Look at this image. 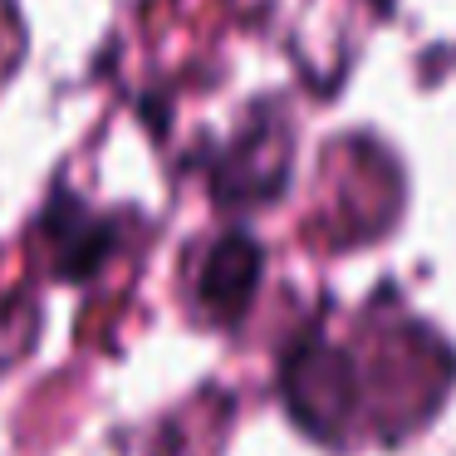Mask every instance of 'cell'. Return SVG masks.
I'll use <instances>...</instances> for the list:
<instances>
[{
  "instance_id": "cell-1",
  "label": "cell",
  "mask_w": 456,
  "mask_h": 456,
  "mask_svg": "<svg viewBox=\"0 0 456 456\" xmlns=\"http://www.w3.org/2000/svg\"><path fill=\"white\" fill-rule=\"evenodd\" d=\"M260 280V250L250 246V236H226L211 246L207 265H201V309L216 319H236L246 309L250 289Z\"/></svg>"
}]
</instances>
